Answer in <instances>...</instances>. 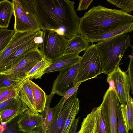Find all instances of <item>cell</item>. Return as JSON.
<instances>
[{
	"label": "cell",
	"mask_w": 133,
	"mask_h": 133,
	"mask_svg": "<svg viewBox=\"0 0 133 133\" xmlns=\"http://www.w3.org/2000/svg\"><path fill=\"white\" fill-rule=\"evenodd\" d=\"M41 30L56 32L69 40L78 34L80 18L69 0H20Z\"/></svg>",
	"instance_id": "obj_1"
},
{
	"label": "cell",
	"mask_w": 133,
	"mask_h": 133,
	"mask_svg": "<svg viewBox=\"0 0 133 133\" xmlns=\"http://www.w3.org/2000/svg\"><path fill=\"white\" fill-rule=\"evenodd\" d=\"M133 22V16L98 5L80 18L78 32L84 37L99 35Z\"/></svg>",
	"instance_id": "obj_2"
},
{
	"label": "cell",
	"mask_w": 133,
	"mask_h": 133,
	"mask_svg": "<svg viewBox=\"0 0 133 133\" xmlns=\"http://www.w3.org/2000/svg\"><path fill=\"white\" fill-rule=\"evenodd\" d=\"M129 33H125L100 41L95 44L100 56L102 73L107 74L119 63L126 49L133 47Z\"/></svg>",
	"instance_id": "obj_3"
},
{
	"label": "cell",
	"mask_w": 133,
	"mask_h": 133,
	"mask_svg": "<svg viewBox=\"0 0 133 133\" xmlns=\"http://www.w3.org/2000/svg\"><path fill=\"white\" fill-rule=\"evenodd\" d=\"M77 90L64 103L61 99L54 108L52 118L43 133H68L80 109Z\"/></svg>",
	"instance_id": "obj_4"
},
{
	"label": "cell",
	"mask_w": 133,
	"mask_h": 133,
	"mask_svg": "<svg viewBox=\"0 0 133 133\" xmlns=\"http://www.w3.org/2000/svg\"><path fill=\"white\" fill-rule=\"evenodd\" d=\"M101 73L100 56L96 46L93 44L84 51L82 56L74 85L95 78Z\"/></svg>",
	"instance_id": "obj_5"
},
{
	"label": "cell",
	"mask_w": 133,
	"mask_h": 133,
	"mask_svg": "<svg viewBox=\"0 0 133 133\" xmlns=\"http://www.w3.org/2000/svg\"><path fill=\"white\" fill-rule=\"evenodd\" d=\"M43 41L38 49L44 58L54 62L63 56L68 40L56 32L47 29L42 30Z\"/></svg>",
	"instance_id": "obj_6"
},
{
	"label": "cell",
	"mask_w": 133,
	"mask_h": 133,
	"mask_svg": "<svg viewBox=\"0 0 133 133\" xmlns=\"http://www.w3.org/2000/svg\"><path fill=\"white\" fill-rule=\"evenodd\" d=\"M107 75L106 81L109 84V88L115 93L120 105H125L130 89L127 74L118 67Z\"/></svg>",
	"instance_id": "obj_7"
},
{
	"label": "cell",
	"mask_w": 133,
	"mask_h": 133,
	"mask_svg": "<svg viewBox=\"0 0 133 133\" xmlns=\"http://www.w3.org/2000/svg\"><path fill=\"white\" fill-rule=\"evenodd\" d=\"M14 17V29L19 32H37L41 30L37 22L21 3L20 0H13Z\"/></svg>",
	"instance_id": "obj_8"
},
{
	"label": "cell",
	"mask_w": 133,
	"mask_h": 133,
	"mask_svg": "<svg viewBox=\"0 0 133 133\" xmlns=\"http://www.w3.org/2000/svg\"><path fill=\"white\" fill-rule=\"evenodd\" d=\"M100 105L106 115L109 133H117V115L120 105L115 93L109 88L104 94Z\"/></svg>",
	"instance_id": "obj_9"
},
{
	"label": "cell",
	"mask_w": 133,
	"mask_h": 133,
	"mask_svg": "<svg viewBox=\"0 0 133 133\" xmlns=\"http://www.w3.org/2000/svg\"><path fill=\"white\" fill-rule=\"evenodd\" d=\"M44 56L38 48L27 54L11 68L0 74H8L19 78L28 77V74Z\"/></svg>",
	"instance_id": "obj_10"
},
{
	"label": "cell",
	"mask_w": 133,
	"mask_h": 133,
	"mask_svg": "<svg viewBox=\"0 0 133 133\" xmlns=\"http://www.w3.org/2000/svg\"><path fill=\"white\" fill-rule=\"evenodd\" d=\"M81 59L72 66L60 71L53 82L51 92L63 96L74 85V82L78 73Z\"/></svg>",
	"instance_id": "obj_11"
},
{
	"label": "cell",
	"mask_w": 133,
	"mask_h": 133,
	"mask_svg": "<svg viewBox=\"0 0 133 133\" xmlns=\"http://www.w3.org/2000/svg\"><path fill=\"white\" fill-rule=\"evenodd\" d=\"M41 30L36 32L15 31L9 43L5 48L0 52V66L17 50L38 35Z\"/></svg>",
	"instance_id": "obj_12"
},
{
	"label": "cell",
	"mask_w": 133,
	"mask_h": 133,
	"mask_svg": "<svg viewBox=\"0 0 133 133\" xmlns=\"http://www.w3.org/2000/svg\"><path fill=\"white\" fill-rule=\"evenodd\" d=\"M36 36L20 47L2 63L0 66V73L12 67L30 52L38 48L39 44L36 43L34 40Z\"/></svg>",
	"instance_id": "obj_13"
},
{
	"label": "cell",
	"mask_w": 133,
	"mask_h": 133,
	"mask_svg": "<svg viewBox=\"0 0 133 133\" xmlns=\"http://www.w3.org/2000/svg\"><path fill=\"white\" fill-rule=\"evenodd\" d=\"M42 119L41 113H34L28 108L22 114L18 121L19 130L31 133L37 127Z\"/></svg>",
	"instance_id": "obj_14"
},
{
	"label": "cell",
	"mask_w": 133,
	"mask_h": 133,
	"mask_svg": "<svg viewBox=\"0 0 133 133\" xmlns=\"http://www.w3.org/2000/svg\"><path fill=\"white\" fill-rule=\"evenodd\" d=\"M79 55L69 54L63 55L51 64L44 72L43 74L57 71H60L70 67L77 63L82 58Z\"/></svg>",
	"instance_id": "obj_15"
},
{
	"label": "cell",
	"mask_w": 133,
	"mask_h": 133,
	"mask_svg": "<svg viewBox=\"0 0 133 133\" xmlns=\"http://www.w3.org/2000/svg\"><path fill=\"white\" fill-rule=\"evenodd\" d=\"M28 108L18 95L16 101L13 106L0 112L1 124H7L17 116L23 113Z\"/></svg>",
	"instance_id": "obj_16"
},
{
	"label": "cell",
	"mask_w": 133,
	"mask_h": 133,
	"mask_svg": "<svg viewBox=\"0 0 133 133\" xmlns=\"http://www.w3.org/2000/svg\"><path fill=\"white\" fill-rule=\"evenodd\" d=\"M90 46L89 42L82 35L78 34L68 40L64 55H79L82 51H85Z\"/></svg>",
	"instance_id": "obj_17"
},
{
	"label": "cell",
	"mask_w": 133,
	"mask_h": 133,
	"mask_svg": "<svg viewBox=\"0 0 133 133\" xmlns=\"http://www.w3.org/2000/svg\"><path fill=\"white\" fill-rule=\"evenodd\" d=\"M133 30V22L128 23L110 31L99 35L84 37L89 42L93 44L94 42H97L105 40L125 33L131 32Z\"/></svg>",
	"instance_id": "obj_18"
},
{
	"label": "cell",
	"mask_w": 133,
	"mask_h": 133,
	"mask_svg": "<svg viewBox=\"0 0 133 133\" xmlns=\"http://www.w3.org/2000/svg\"><path fill=\"white\" fill-rule=\"evenodd\" d=\"M99 106L95 107L84 118L81 124L79 131L77 133H98L97 116Z\"/></svg>",
	"instance_id": "obj_19"
},
{
	"label": "cell",
	"mask_w": 133,
	"mask_h": 133,
	"mask_svg": "<svg viewBox=\"0 0 133 133\" xmlns=\"http://www.w3.org/2000/svg\"><path fill=\"white\" fill-rule=\"evenodd\" d=\"M34 103L36 109L41 113L45 107L47 95L38 85L30 79Z\"/></svg>",
	"instance_id": "obj_20"
},
{
	"label": "cell",
	"mask_w": 133,
	"mask_h": 133,
	"mask_svg": "<svg viewBox=\"0 0 133 133\" xmlns=\"http://www.w3.org/2000/svg\"><path fill=\"white\" fill-rule=\"evenodd\" d=\"M13 10L12 2L8 0H0L1 29H6L9 26Z\"/></svg>",
	"instance_id": "obj_21"
},
{
	"label": "cell",
	"mask_w": 133,
	"mask_h": 133,
	"mask_svg": "<svg viewBox=\"0 0 133 133\" xmlns=\"http://www.w3.org/2000/svg\"><path fill=\"white\" fill-rule=\"evenodd\" d=\"M120 108L126 129L129 133L133 128V100L130 95L126 104L120 105Z\"/></svg>",
	"instance_id": "obj_22"
},
{
	"label": "cell",
	"mask_w": 133,
	"mask_h": 133,
	"mask_svg": "<svg viewBox=\"0 0 133 133\" xmlns=\"http://www.w3.org/2000/svg\"><path fill=\"white\" fill-rule=\"evenodd\" d=\"M18 95L21 101L32 112L36 114L38 113L35 107L29 79L26 82L22 87Z\"/></svg>",
	"instance_id": "obj_23"
},
{
	"label": "cell",
	"mask_w": 133,
	"mask_h": 133,
	"mask_svg": "<svg viewBox=\"0 0 133 133\" xmlns=\"http://www.w3.org/2000/svg\"><path fill=\"white\" fill-rule=\"evenodd\" d=\"M51 64V62L44 57L33 67L28 74L27 77L31 80L34 79H41L45 70Z\"/></svg>",
	"instance_id": "obj_24"
},
{
	"label": "cell",
	"mask_w": 133,
	"mask_h": 133,
	"mask_svg": "<svg viewBox=\"0 0 133 133\" xmlns=\"http://www.w3.org/2000/svg\"><path fill=\"white\" fill-rule=\"evenodd\" d=\"M29 79L28 77L15 85L0 89V93L2 97V102L16 97L18 95L20 90L24 84Z\"/></svg>",
	"instance_id": "obj_25"
},
{
	"label": "cell",
	"mask_w": 133,
	"mask_h": 133,
	"mask_svg": "<svg viewBox=\"0 0 133 133\" xmlns=\"http://www.w3.org/2000/svg\"><path fill=\"white\" fill-rule=\"evenodd\" d=\"M97 125L98 133H110L106 115L100 105L97 112Z\"/></svg>",
	"instance_id": "obj_26"
},
{
	"label": "cell",
	"mask_w": 133,
	"mask_h": 133,
	"mask_svg": "<svg viewBox=\"0 0 133 133\" xmlns=\"http://www.w3.org/2000/svg\"><path fill=\"white\" fill-rule=\"evenodd\" d=\"M23 113L17 116L7 124H1L0 133H28L19 130L18 121Z\"/></svg>",
	"instance_id": "obj_27"
},
{
	"label": "cell",
	"mask_w": 133,
	"mask_h": 133,
	"mask_svg": "<svg viewBox=\"0 0 133 133\" xmlns=\"http://www.w3.org/2000/svg\"><path fill=\"white\" fill-rule=\"evenodd\" d=\"M28 78H19L10 74H0V89L15 85Z\"/></svg>",
	"instance_id": "obj_28"
},
{
	"label": "cell",
	"mask_w": 133,
	"mask_h": 133,
	"mask_svg": "<svg viewBox=\"0 0 133 133\" xmlns=\"http://www.w3.org/2000/svg\"><path fill=\"white\" fill-rule=\"evenodd\" d=\"M15 32L14 29H0V52L6 47Z\"/></svg>",
	"instance_id": "obj_29"
},
{
	"label": "cell",
	"mask_w": 133,
	"mask_h": 133,
	"mask_svg": "<svg viewBox=\"0 0 133 133\" xmlns=\"http://www.w3.org/2000/svg\"><path fill=\"white\" fill-rule=\"evenodd\" d=\"M110 3L121 9L122 11L128 12L133 11V0H107Z\"/></svg>",
	"instance_id": "obj_30"
},
{
	"label": "cell",
	"mask_w": 133,
	"mask_h": 133,
	"mask_svg": "<svg viewBox=\"0 0 133 133\" xmlns=\"http://www.w3.org/2000/svg\"><path fill=\"white\" fill-rule=\"evenodd\" d=\"M129 62L127 71L128 76L131 89L132 94L133 93V48L131 55L129 56Z\"/></svg>",
	"instance_id": "obj_31"
},
{
	"label": "cell",
	"mask_w": 133,
	"mask_h": 133,
	"mask_svg": "<svg viewBox=\"0 0 133 133\" xmlns=\"http://www.w3.org/2000/svg\"><path fill=\"white\" fill-rule=\"evenodd\" d=\"M117 119V133H128L127 132L122 119L120 108L118 112Z\"/></svg>",
	"instance_id": "obj_32"
},
{
	"label": "cell",
	"mask_w": 133,
	"mask_h": 133,
	"mask_svg": "<svg viewBox=\"0 0 133 133\" xmlns=\"http://www.w3.org/2000/svg\"><path fill=\"white\" fill-rule=\"evenodd\" d=\"M18 95L15 97L12 98L0 103V112L13 106L16 101Z\"/></svg>",
	"instance_id": "obj_33"
},
{
	"label": "cell",
	"mask_w": 133,
	"mask_h": 133,
	"mask_svg": "<svg viewBox=\"0 0 133 133\" xmlns=\"http://www.w3.org/2000/svg\"><path fill=\"white\" fill-rule=\"evenodd\" d=\"M81 82H80L76 83L73 87L66 91L62 96V98L64 102L73 94L78 90V88Z\"/></svg>",
	"instance_id": "obj_34"
},
{
	"label": "cell",
	"mask_w": 133,
	"mask_h": 133,
	"mask_svg": "<svg viewBox=\"0 0 133 133\" xmlns=\"http://www.w3.org/2000/svg\"><path fill=\"white\" fill-rule=\"evenodd\" d=\"M93 1V0H80L77 11H81L87 10Z\"/></svg>",
	"instance_id": "obj_35"
},
{
	"label": "cell",
	"mask_w": 133,
	"mask_h": 133,
	"mask_svg": "<svg viewBox=\"0 0 133 133\" xmlns=\"http://www.w3.org/2000/svg\"><path fill=\"white\" fill-rule=\"evenodd\" d=\"M80 117L75 118L73 122L68 133H77Z\"/></svg>",
	"instance_id": "obj_36"
},
{
	"label": "cell",
	"mask_w": 133,
	"mask_h": 133,
	"mask_svg": "<svg viewBox=\"0 0 133 133\" xmlns=\"http://www.w3.org/2000/svg\"><path fill=\"white\" fill-rule=\"evenodd\" d=\"M2 102V97L0 93V103Z\"/></svg>",
	"instance_id": "obj_37"
},
{
	"label": "cell",
	"mask_w": 133,
	"mask_h": 133,
	"mask_svg": "<svg viewBox=\"0 0 133 133\" xmlns=\"http://www.w3.org/2000/svg\"><path fill=\"white\" fill-rule=\"evenodd\" d=\"M130 133H133V132H130Z\"/></svg>",
	"instance_id": "obj_38"
}]
</instances>
